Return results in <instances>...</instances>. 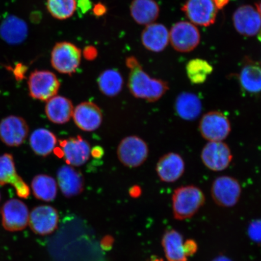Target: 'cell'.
<instances>
[{
  "label": "cell",
  "mask_w": 261,
  "mask_h": 261,
  "mask_svg": "<svg viewBox=\"0 0 261 261\" xmlns=\"http://www.w3.org/2000/svg\"><path fill=\"white\" fill-rule=\"evenodd\" d=\"M45 114L51 122L64 124L73 116L74 107L70 99L64 96H55L47 100Z\"/></svg>",
  "instance_id": "ffe728a7"
},
{
  "label": "cell",
  "mask_w": 261,
  "mask_h": 261,
  "mask_svg": "<svg viewBox=\"0 0 261 261\" xmlns=\"http://www.w3.org/2000/svg\"><path fill=\"white\" fill-rule=\"evenodd\" d=\"M192 23L208 27L215 23L217 8L213 0H187L181 9Z\"/></svg>",
  "instance_id": "8fae6325"
},
{
  "label": "cell",
  "mask_w": 261,
  "mask_h": 261,
  "mask_svg": "<svg viewBox=\"0 0 261 261\" xmlns=\"http://www.w3.org/2000/svg\"><path fill=\"white\" fill-rule=\"evenodd\" d=\"M202 137L210 142H220L226 139L231 132V124L228 117L218 111H212L204 114L199 123Z\"/></svg>",
  "instance_id": "5b68a950"
},
{
  "label": "cell",
  "mask_w": 261,
  "mask_h": 261,
  "mask_svg": "<svg viewBox=\"0 0 261 261\" xmlns=\"http://www.w3.org/2000/svg\"><path fill=\"white\" fill-rule=\"evenodd\" d=\"M75 124L84 132H93L99 128L102 123V111L96 104L91 102L81 103L73 114Z\"/></svg>",
  "instance_id": "2e32d148"
},
{
  "label": "cell",
  "mask_w": 261,
  "mask_h": 261,
  "mask_svg": "<svg viewBox=\"0 0 261 261\" xmlns=\"http://www.w3.org/2000/svg\"><path fill=\"white\" fill-rule=\"evenodd\" d=\"M257 38L261 42V29L258 33H257Z\"/></svg>",
  "instance_id": "f6af8a7d"
},
{
  "label": "cell",
  "mask_w": 261,
  "mask_h": 261,
  "mask_svg": "<svg viewBox=\"0 0 261 261\" xmlns=\"http://www.w3.org/2000/svg\"><path fill=\"white\" fill-rule=\"evenodd\" d=\"M169 41L175 50L187 53L197 47L200 42V34L194 24L179 21L173 25L169 32Z\"/></svg>",
  "instance_id": "ba28073f"
},
{
  "label": "cell",
  "mask_w": 261,
  "mask_h": 261,
  "mask_svg": "<svg viewBox=\"0 0 261 261\" xmlns=\"http://www.w3.org/2000/svg\"><path fill=\"white\" fill-rule=\"evenodd\" d=\"M92 11L94 15H95L96 17H100L106 14L107 9L105 5L99 3L93 6Z\"/></svg>",
  "instance_id": "74e56055"
},
{
  "label": "cell",
  "mask_w": 261,
  "mask_h": 261,
  "mask_svg": "<svg viewBox=\"0 0 261 261\" xmlns=\"http://www.w3.org/2000/svg\"><path fill=\"white\" fill-rule=\"evenodd\" d=\"M49 14L58 20H65L72 16L77 9L76 0H47Z\"/></svg>",
  "instance_id": "f546056e"
},
{
  "label": "cell",
  "mask_w": 261,
  "mask_h": 261,
  "mask_svg": "<svg viewBox=\"0 0 261 261\" xmlns=\"http://www.w3.org/2000/svg\"><path fill=\"white\" fill-rule=\"evenodd\" d=\"M61 86L60 81L53 72L35 70L29 76V94L33 99L47 101L57 95Z\"/></svg>",
  "instance_id": "277c9868"
},
{
  "label": "cell",
  "mask_w": 261,
  "mask_h": 261,
  "mask_svg": "<svg viewBox=\"0 0 261 261\" xmlns=\"http://www.w3.org/2000/svg\"><path fill=\"white\" fill-rule=\"evenodd\" d=\"M184 249L186 256L190 257L197 252L198 244L193 240H188L185 241Z\"/></svg>",
  "instance_id": "836d02e7"
},
{
  "label": "cell",
  "mask_w": 261,
  "mask_h": 261,
  "mask_svg": "<svg viewBox=\"0 0 261 261\" xmlns=\"http://www.w3.org/2000/svg\"><path fill=\"white\" fill-rule=\"evenodd\" d=\"M205 195L195 186L176 189L172 195V210L175 219L185 220L193 217L205 203Z\"/></svg>",
  "instance_id": "7a4b0ae2"
},
{
  "label": "cell",
  "mask_w": 261,
  "mask_h": 261,
  "mask_svg": "<svg viewBox=\"0 0 261 261\" xmlns=\"http://www.w3.org/2000/svg\"><path fill=\"white\" fill-rule=\"evenodd\" d=\"M130 14L137 24L146 26L154 23L158 18L160 8L155 0H133Z\"/></svg>",
  "instance_id": "603a6c76"
},
{
  "label": "cell",
  "mask_w": 261,
  "mask_h": 261,
  "mask_svg": "<svg viewBox=\"0 0 261 261\" xmlns=\"http://www.w3.org/2000/svg\"><path fill=\"white\" fill-rule=\"evenodd\" d=\"M114 243V238L110 236H107L101 240L100 246L104 250L109 251L112 249Z\"/></svg>",
  "instance_id": "8d00e7d4"
},
{
  "label": "cell",
  "mask_w": 261,
  "mask_h": 261,
  "mask_svg": "<svg viewBox=\"0 0 261 261\" xmlns=\"http://www.w3.org/2000/svg\"><path fill=\"white\" fill-rule=\"evenodd\" d=\"M57 144V139L54 134L46 129L34 130L30 138V145L36 154L45 156L51 154Z\"/></svg>",
  "instance_id": "484cf974"
},
{
  "label": "cell",
  "mask_w": 261,
  "mask_h": 261,
  "mask_svg": "<svg viewBox=\"0 0 261 261\" xmlns=\"http://www.w3.org/2000/svg\"><path fill=\"white\" fill-rule=\"evenodd\" d=\"M58 223V212L50 205H39L33 208L29 214V226L35 233L40 236L53 233L57 229Z\"/></svg>",
  "instance_id": "7c38bea8"
},
{
  "label": "cell",
  "mask_w": 261,
  "mask_h": 261,
  "mask_svg": "<svg viewBox=\"0 0 261 261\" xmlns=\"http://www.w3.org/2000/svg\"><path fill=\"white\" fill-rule=\"evenodd\" d=\"M14 187L19 197L27 199L30 195V189L23 179L18 182Z\"/></svg>",
  "instance_id": "d6a6232c"
},
{
  "label": "cell",
  "mask_w": 261,
  "mask_h": 261,
  "mask_svg": "<svg viewBox=\"0 0 261 261\" xmlns=\"http://www.w3.org/2000/svg\"><path fill=\"white\" fill-rule=\"evenodd\" d=\"M126 65L129 70L128 89L135 97L154 102L167 92L169 89L167 82L149 76L136 57H127Z\"/></svg>",
  "instance_id": "6da1fadb"
},
{
  "label": "cell",
  "mask_w": 261,
  "mask_h": 261,
  "mask_svg": "<svg viewBox=\"0 0 261 261\" xmlns=\"http://www.w3.org/2000/svg\"><path fill=\"white\" fill-rule=\"evenodd\" d=\"M0 200H1V195H0Z\"/></svg>",
  "instance_id": "bcb514c9"
},
{
  "label": "cell",
  "mask_w": 261,
  "mask_h": 261,
  "mask_svg": "<svg viewBox=\"0 0 261 261\" xmlns=\"http://www.w3.org/2000/svg\"><path fill=\"white\" fill-rule=\"evenodd\" d=\"M247 233L251 240L261 245V219L253 221L250 224Z\"/></svg>",
  "instance_id": "1f68e13d"
},
{
  "label": "cell",
  "mask_w": 261,
  "mask_h": 261,
  "mask_svg": "<svg viewBox=\"0 0 261 261\" xmlns=\"http://www.w3.org/2000/svg\"><path fill=\"white\" fill-rule=\"evenodd\" d=\"M234 28L241 35L253 37L261 29V16L258 11L250 5L241 6L233 15Z\"/></svg>",
  "instance_id": "9a60e30c"
},
{
  "label": "cell",
  "mask_w": 261,
  "mask_h": 261,
  "mask_svg": "<svg viewBox=\"0 0 261 261\" xmlns=\"http://www.w3.org/2000/svg\"><path fill=\"white\" fill-rule=\"evenodd\" d=\"M238 179L230 176H220L212 184L211 195L215 203L221 207H231L238 203L241 195Z\"/></svg>",
  "instance_id": "52a82bcc"
},
{
  "label": "cell",
  "mask_w": 261,
  "mask_h": 261,
  "mask_svg": "<svg viewBox=\"0 0 261 261\" xmlns=\"http://www.w3.org/2000/svg\"><path fill=\"white\" fill-rule=\"evenodd\" d=\"M77 8L80 10V11L83 14L89 11L92 9V3L90 0H77Z\"/></svg>",
  "instance_id": "d590c367"
},
{
  "label": "cell",
  "mask_w": 261,
  "mask_h": 261,
  "mask_svg": "<svg viewBox=\"0 0 261 261\" xmlns=\"http://www.w3.org/2000/svg\"><path fill=\"white\" fill-rule=\"evenodd\" d=\"M28 34L27 24L17 16H9L0 25V36L9 44H21L27 38Z\"/></svg>",
  "instance_id": "44dd1931"
},
{
  "label": "cell",
  "mask_w": 261,
  "mask_h": 261,
  "mask_svg": "<svg viewBox=\"0 0 261 261\" xmlns=\"http://www.w3.org/2000/svg\"><path fill=\"white\" fill-rule=\"evenodd\" d=\"M29 126L21 117L10 116L0 122V139L11 147L20 146L27 139Z\"/></svg>",
  "instance_id": "4fadbf2b"
},
{
  "label": "cell",
  "mask_w": 261,
  "mask_h": 261,
  "mask_svg": "<svg viewBox=\"0 0 261 261\" xmlns=\"http://www.w3.org/2000/svg\"><path fill=\"white\" fill-rule=\"evenodd\" d=\"M149 261H163V260L162 258H159V257H153Z\"/></svg>",
  "instance_id": "ee69618b"
},
{
  "label": "cell",
  "mask_w": 261,
  "mask_h": 261,
  "mask_svg": "<svg viewBox=\"0 0 261 261\" xmlns=\"http://www.w3.org/2000/svg\"><path fill=\"white\" fill-rule=\"evenodd\" d=\"M91 154L94 158H100L103 154V150L100 146H96L91 150Z\"/></svg>",
  "instance_id": "ab89813d"
},
{
  "label": "cell",
  "mask_w": 261,
  "mask_h": 261,
  "mask_svg": "<svg viewBox=\"0 0 261 261\" xmlns=\"http://www.w3.org/2000/svg\"><path fill=\"white\" fill-rule=\"evenodd\" d=\"M84 57L89 61L95 60L97 57V50L96 48L93 46H87L82 52Z\"/></svg>",
  "instance_id": "e575fe53"
},
{
  "label": "cell",
  "mask_w": 261,
  "mask_h": 261,
  "mask_svg": "<svg viewBox=\"0 0 261 261\" xmlns=\"http://www.w3.org/2000/svg\"><path fill=\"white\" fill-rule=\"evenodd\" d=\"M169 41V32L162 24L154 22L147 25L142 32V44L149 51L155 53L161 52L167 47Z\"/></svg>",
  "instance_id": "d6986e66"
},
{
  "label": "cell",
  "mask_w": 261,
  "mask_h": 261,
  "mask_svg": "<svg viewBox=\"0 0 261 261\" xmlns=\"http://www.w3.org/2000/svg\"><path fill=\"white\" fill-rule=\"evenodd\" d=\"M82 51L76 45L68 41L59 42L51 52V64L59 73L71 75L79 68Z\"/></svg>",
  "instance_id": "3957f363"
},
{
  "label": "cell",
  "mask_w": 261,
  "mask_h": 261,
  "mask_svg": "<svg viewBox=\"0 0 261 261\" xmlns=\"http://www.w3.org/2000/svg\"><path fill=\"white\" fill-rule=\"evenodd\" d=\"M60 143L63 156L67 165L78 167L84 165L89 159L90 145L81 136L62 140Z\"/></svg>",
  "instance_id": "5bb4252c"
},
{
  "label": "cell",
  "mask_w": 261,
  "mask_h": 261,
  "mask_svg": "<svg viewBox=\"0 0 261 261\" xmlns=\"http://www.w3.org/2000/svg\"><path fill=\"white\" fill-rule=\"evenodd\" d=\"M57 178L59 187L65 197H75L84 191L83 175L72 166H61L58 171Z\"/></svg>",
  "instance_id": "ac0fdd59"
},
{
  "label": "cell",
  "mask_w": 261,
  "mask_h": 261,
  "mask_svg": "<svg viewBox=\"0 0 261 261\" xmlns=\"http://www.w3.org/2000/svg\"><path fill=\"white\" fill-rule=\"evenodd\" d=\"M212 261H232L231 260L229 257H228L226 256H219L217 257H215V258L212 260Z\"/></svg>",
  "instance_id": "b9f144b4"
},
{
  "label": "cell",
  "mask_w": 261,
  "mask_h": 261,
  "mask_svg": "<svg viewBox=\"0 0 261 261\" xmlns=\"http://www.w3.org/2000/svg\"><path fill=\"white\" fill-rule=\"evenodd\" d=\"M22 179L16 172L13 156L10 154L0 156V185L14 187Z\"/></svg>",
  "instance_id": "4dcf8cb0"
},
{
  "label": "cell",
  "mask_w": 261,
  "mask_h": 261,
  "mask_svg": "<svg viewBox=\"0 0 261 261\" xmlns=\"http://www.w3.org/2000/svg\"><path fill=\"white\" fill-rule=\"evenodd\" d=\"M2 224L9 231H21L28 226L29 212L27 205L18 199L6 202L1 208Z\"/></svg>",
  "instance_id": "9c48e42d"
},
{
  "label": "cell",
  "mask_w": 261,
  "mask_h": 261,
  "mask_svg": "<svg viewBox=\"0 0 261 261\" xmlns=\"http://www.w3.org/2000/svg\"><path fill=\"white\" fill-rule=\"evenodd\" d=\"M185 171V163L182 156L169 152L162 156L156 164V171L163 182H173L182 177Z\"/></svg>",
  "instance_id": "e0dca14e"
},
{
  "label": "cell",
  "mask_w": 261,
  "mask_h": 261,
  "mask_svg": "<svg viewBox=\"0 0 261 261\" xmlns=\"http://www.w3.org/2000/svg\"><path fill=\"white\" fill-rule=\"evenodd\" d=\"M238 78L241 87L247 92L252 94L261 92V64L247 60Z\"/></svg>",
  "instance_id": "cb8c5ba5"
},
{
  "label": "cell",
  "mask_w": 261,
  "mask_h": 261,
  "mask_svg": "<svg viewBox=\"0 0 261 261\" xmlns=\"http://www.w3.org/2000/svg\"><path fill=\"white\" fill-rule=\"evenodd\" d=\"M117 156L123 165L129 168H136L144 163L149 154L146 143L138 136L124 138L117 148Z\"/></svg>",
  "instance_id": "8992f818"
},
{
  "label": "cell",
  "mask_w": 261,
  "mask_h": 261,
  "mask_svg": "<svg viewBox=\"0 0 261 261\" xmlns=\"http://www.w3.org/2000/svg\"><path fill=\"white\" fill-rule=\"evenodd\" d=\"M175 110L182 119L193 121L200 116L203 106L200 98L195 94L182 92L176 98Z\"/></svg>",
  "instance_id": "7402d4cb"
},
{
  "label": "cell",
  "mask_w": 261,
  "mask_h": 261,
  "mask_svg": "<svg viewBox=\"0 0 261 261\" xmlns=\"http://www.w3.org/2000/svg\"><path fill=\"white\" fill-rule=\"evenodd\" d=\"M256 7H257V11H258V12L259 13V14L261 16V2L259 3H257V4H256Z\"/></svg>",
  "instance_id": "7bdbcfd3"
},
{
  "label": "cell",
  "mask_w": 261,
  "mask_h": 261,
  "mask_svg": "<svg viewBox=\"0 0 261 261\" xmlns=\"http://www.w3.org/2000/svg\"><path fill=\"white\" fill-rule=\"evenodd\" d=\"M201 161L211 171L220 172L225 170L232 161L233 155L226 143L223 141L210 142L201 151Z\"/></svg>",
  "instance_id": "30bf717a"
},
{
  "label": "cell",
  "mask_w": 261,
  "mask_h": 261,
  "mask_svg": "<svg viewBox=\"0 0 261 261\" xmlns=\"http://www.w3.org/2000/svg\"><path fill=\"white\" fill-rule=\"evenodd\" d=\"M97 85L101 92L106 96L114 97L122 91L123 79L116 69H108L101 73L97 78Z\"/></svg>",
  "instance_id": "83f0119b"
},
{
  "label": "cell",
  "mask_w": 261,
  "mask_h": 261,
  "mask_svg": "<svg viewBox=\"0 0 261 261\" xmlns=\"http://www.w3.org/2000/svg\"><path fill=\"white\" fill-rule=\"evenodd\" d=\"M217 9L221 10L228 5L230 0H213Z\"/></svg>",
  "instance_id": "60d3db41"
},
{
  "label": "cell",
  "mask_w": 261,
  "mask_h": 261,
  "mask_svg": "<svg viewBox=\"0 0 261 261\" xmlns=\"http://www.w3.org/2000/svg\"><path fill=\"white\" fill-rule=\"evenodd\" d=\"M31 186L33 193L38 200L49 202L54 201L57 197V182L50 176L45 174L35 176Z\"/></svg>",
  "instance_id": "4316f807"
},
{
  "label": "cell",
  "mask_w": 261,
  "mask_h": 261,
  "mask_svg": "<svg viewBox=\"0 0 261 261\" xmlns=\"http://www.w3.org/2000/svg\"><path fill=\"white\" fill-rule=\"evenodd\" d=\"M129 193L130 197L138 198L142 194V189L138 186H134L132 188H130Z\"/></svg>",
  "instance_id": "f35d334b"
},
{
  "label": "cell",
  "mask_w": 261,
  "mask_h": 261,
  "mask_svg": "<svg viewBox=\"0 0 261 261\" xmlns=\"http://www.w3.org/2000/svg\"><path fill=\"white\" fill-rule=\"evenodd\" d=\"M184 238L175 230L166 231L162 238V244L166 259L168 261H187L184 249Z\"/></svg>",
  "instance_id": "d4e9b609"
},
{
  "label": "cell",
  "mask_w": 261,
  "mask_h": 261,
  "mask_svg": "<svg viewBox=\"0 0 261 261\" xmlns=\"http://www.w3.org/2000/svg\"><path fill=\"white\" fill-rule=\"evenodd\" d=\"M186 70L191 83L199 85L205 83L214 68L207 61L197 58L188 62Z\"/></svg>",
  "instance_id": "f1b7e54d"
}]
</instances>
